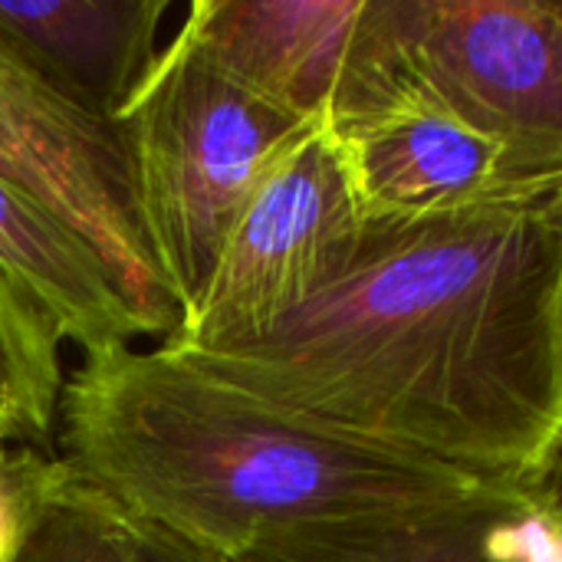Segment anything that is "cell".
Instances as JSON below:
<instances>
[{"mask_svg": "<svg viewBox=\"0 0 562 562\" xmlns=\"http://www.w3.org/2000/svg\"><path fill=\"white\" fill-rule=\"evenodd\" d=\"M557 290L540 204L369 224L352 263L263 336L168 352L316 428L533 491L562 451Z\"/></svg>", "mask_w": 562, "mask_h": 562, "instance_id": "obj_1", "label": "cell"}, {"mask_svg": "<svg viewBox=\"0 0 562 562\" xmlns=\"http://www.w3.org/2000/svg\"><path fill=\"white\" fill-rule=\"evenodd\" d=\"M63 461L135 524L231 560L260 537L474 504L504 487L283 415L168 349L89 359Z\"/></svg>", "mask_w": 562, "mask_h": 562, "instance_id": "obj_2", "label": "cell"}, {"mask_svg": "<svg viewBox=\"0 0 562 562\" xmlns=\"http://www.w3.org/2000/svg\"><path fill=\"white\" fill-rule=\"evenodd\" d=\"M119 125L155 263L184 319L234 221L313 122L240 86L181 26Z\"/></svg>", "mask_w": 562, "mask_h": 562, "instance_id": "obj_3", "label": "cell"}, {"mask_svg": "<svg viewBox=\"0 0 562 562\" xmlns=\"http://www.w3.org/2000/svg\"><path fill=\"white\" fill-rule=\"evenodd\" d=\"M366 227L339 138L313 125L260 181L201 300L161 346L221 352L263 336L352 263Z\"/></svg>", "mask_w": 562, "mask_h": 562, "instance_id": "obj_4", "label": "cell"}, {"mask_svg": "<svg viewBox=\"0 0 562 562\" xmlns=\"http://www.w3.org/2000/svg\"><path fill=\"white\" fill-rule=\"evenodd\" d=\"M395 69L562 188L557 0H379Z\"/></svg>", "mask_w": 562, "mask_h": 562, "instance_id": "obj_5", "label": "cell"}, {"mask_svg": "<svg viewBox=\"0 0 562 562\" xmlns=\"http://www.w3.org/2000/svg\"><path fill=\"white\" fill-rule=\"evenodd\" d=\"M329 128L342 145L369 224H431L501 207H533L550 198V188L507 145L395 69L382 3L379 56Z\"/></svg>", "mask_w": 562, "mask_h": 562, "instance_id": "obj_6", "label": "cell"}, {"mask_svg": "<svg viewBox=\"0 0 562 562\" xmlns=\"http://www.w3.org/2000/svg\"><path fill=\"white\" fill-rule=\"evenodd\" d=\"M0 181L69 221L112 267L145 336L181 326L135 198L119 122H102L0 53Z\"/></svg>", "mask_w": 562, "mask_h": 562, "instance_id": "obj_7", "label": "cell"}, {"mask_svg": "<svg viewBox=\"0 0 562 562\" xmlns=\"http://www.w3.org/2000/svg\"><path fill=\"white\" fill-rule=\"evenodd\" d=\"M181 26L260 99L333 125L366 72L372 0H194Z\"/></svg>", "mask_w": 562, "mask_h": 562, "instance_id": "obj_8", "label": "cell"}, {"mask_svg": "<svg viewBox=\"0 0 562 562\" xmlns=\"http://www.w3.org/2000/svg\"><path fill=\"white\" fill-rule=\"evenodd\" d=\"M171 0H0V53L79 112L119 122L148 82Z\"/></svg>", "mask_w": 562, "mask_h": 562, "instance_id": "obj_9", "label": "cell"}, {"mask_svg": "<svg viewBox=\"0 0 562 562\" xmlns=\"http://www.w3.org/2000/svg\"><path fill=\"white\" fill-rule=\"evenodd\" d=\"M0 267L53 316L86 362L145 336L105 257L63 217L0 181Z\"/></svg>", "mask_w": 562, "mask_h": 562, "instance_id": "obj_10", "label": "cell"}, {"mask_svg": "<svg viewBox=\"0 0 562 562\" xmlns=\"http://www.w3.org/2000/svg\"><path fill=\"white\" fill-rule=\"evenodd\" d=\"M530 491H504L474 504L313 524L270 533L227 562H524L504 540L510 510Z\"/></svg>", "mask_w": 562, "mask_h": 562, "instance_id": "obj_11", "label": "cell"}, {"mask_svg": "<svg viewBox=\"0 0 562 562\" xmlns=\"http://www.w3.org/2000/svg\"><path fill=\"white\" fill-rule=\"evenodd\" d=\"M16 533L3 562H135L138 527L63 458L33 451L3 461Z\"/></svg>", "mask_w": 562, "mask_h": 562, "instance_id": "obj_12", "label": "cell"}, {"mask_svg": "<svg viewBox=\"0 0 562 562\" xmlns=\"http://www.w3.org/2000/svg\"><path fill=\"white\" fill-rule=\"evenodd\" d=\"M63 333L0 267V438L46 441L63 405Z\"/></svg>", "mask_w": 562, "mask_h": 562, "instance_id": "obj_13", "label": "cell"}, {"mask_svg": "<svg viewBox=\"0 0 562 562\" xmlns=\"http://www.w3.org/2000/svg\"><path fill=\"white\" fill-rule=\"evenodd\" d=\"M138 527V543H135V562H227L217 553H207L201 547H191L158 527Z\"/></svg>", "mask_w": 562, "mask_h": 562, "instance_id": "obj_14", "label": "cell"}, {"mask_svg": "<svg viewBox=\"0 0 562 562\" xmlns=\"http://www.w3.org/2000/svg\"><path fill=\"white\" fill-rule=\"evenodd\" d=\"M16 533V504H13V487L7 481V471L0 464V562L7 560Z\"/></svg>", "mask_w": 562, "mask_h": 562, "instance_id": "obj_15", "label": "cell"}, {"mask_svg": "<svg viewBox=\"0 0 562 562\" xmlns=\"http://www.w3.org/2000/svg\"><path fill=\"white\" fill-rule=\"evenodd\" d=\"M540 211L547 214V221H550V227L557 231V240H560V290H557V306H560V336H562V191L550 194V198L540 204Z\"/></svg>", "mask_w": 562, "mask_h": 562, "instance_id": "obj_16", "label": "cell"}, {"mask_svg": "<svg viewBox=\"0 0 562 562\" xmlns=\"http://www.w3.org/2000/svg\"><path fill=\"white\" fill-rule=\"evenodd\" d=\"M537 497H540V504L547 507V514H550V524H553V533H557V547H560V562H562V497L560 501H553V497H547V494H540V491H533Z\"/></svg>", "mask_w": 562, "mask_h": 562, "instance_id": "obj_17", "label": "cell"}, {"mask_svg": "<svg viewBox=\"0 0 562 562\" xmlns=\"http://www.w3.org/2000/svg\"><path fill=\"white\" fill-rule=\"evenodd\" d=\"M7 461V451H3V438H0V464Z\"/></svg>", "mask_w": 562, "mask_h": 562, "instance_id": "obj_18", "label": "cell"}, {"mask_svg": "<svg viewBox=\"0 0 562 562\" xmlns=\"http://www.w3.org/2000/svg\"><path fill=\"white\" fill-rule=\"evenodd\" d=\"M557 10H560V16H562V0H557Z\"/></svg>", "mask_w": 562, "mask_h": 562, "instance_id": "obj_19", "label": "cell"}, {"mask_svg": "<svg viewBox=\"0 0 562 562\" xmlns=\"http://www.w3.org/2000/svg\"><path fill=\"white\" fill-rule=\"evenodd\" d=\"M560 191H562V188H560Z\"/></svg>", "mask_w": 562, "mask_h": 562, "instance_id": "obj_20", "label": "cell"}]
</instances>
